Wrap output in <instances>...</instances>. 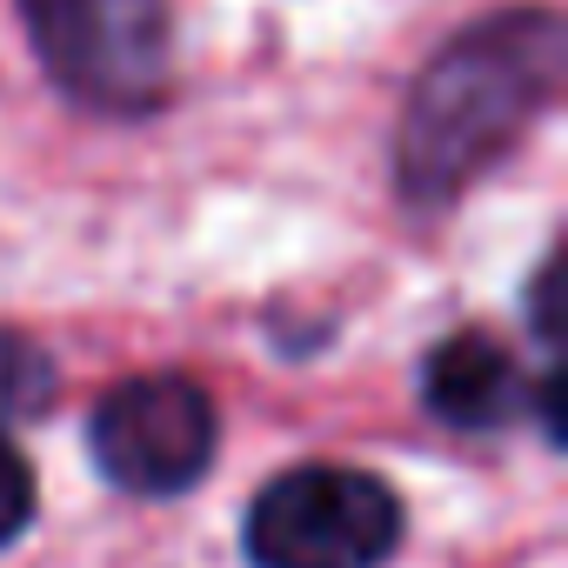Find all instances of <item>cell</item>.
I'll return each instance as SVG.
<instances>
[{
  "label": "cell",
  "instance_id": "cell-1",
  "mask_svg": "<svg viewBox=\"0 0 568 568\" xmlns=\"http://www.w3.org/2000/svg\"><path fill=\"white\" fill-rule=\"evenodd\" d=\"M561 74L555 14H508L455 41L415 88L402 121V187L422 201L455 194L495 148H508Z\"/></svg>",
  "mask_w": 568,
  "mask_h": 568
},
{
  "label": "cell",
  "instance_id": "cell-2",
  "mask_svg": "<svg viewBox=\"0 0 568 568\" xmlns=\"http://www.w3.org/2000/svg\"><path fill=\"white\" fill-rule=\"evenodd\" d=\"M241 535L254 568H382L402 548V501L368 468L308 462L254 495Z\"/></svg>",
  "mask_w": 568,
  "mask_h": 568
},
{
  "label": "cell",
  "instance_id": "cell-3",
  "mask_svg": "<svg viewBox=\"0 0 568 568\" xmlns=\"http://www.w3.org/2000/svg\"><path fill=\"white\" fill-rule=\"evenodd\" d=\"M48 74L88 108L134 114L168 81V0H21Z\"/></svg>",
  "mask_w": 568,
  "mask_h": 568
},
{
  "label": "cell",
  "instance_id": "cell-4",
  "mask_svg": "<svg viewBox=\"0 0 568 568\" xmlns=\"http://www.w3.org/2000/svg\"><path fill=\"white\" fill-rule=\"evenodd\" d=\"M88 448L128 495H181L214 462V402L187 375H128L101 395Z\"/></svg>",
  "mask_w": 568,
  "mask_h": 568
},
{
  "label": "cell",
  "instance_id": "cell-5",
  "mask_svg": "<svg viewBox=\"0 0 568 568\" xmlns=\"http://www.w3.org/2000/svg\"><path fill=\"white\" fill-rule=\"evenodd\" d=\"M422 402L448 428L488 435V428H501L521 408V375H515V362H508L501 342H488V335H448L428 355V368H422Z\"/></svg>",
  "mask_w": 568,
  "mask_h": 568
},
{
  "label": "cell",
  "instance_id": "cell-6",
  "mask_svg": "<svg viewBox=\"0 0 568 568\" xmlns=\"http://www.w3.org/2000/svg\"><path fill=\"white\" fill-rule=\"evenodd\" d=\"M28 515H34V468L8 435H0V548L28 528Z\"/></svg>",
  "mask_w": 568,
  "mask_h": 568
}]
</instances>
